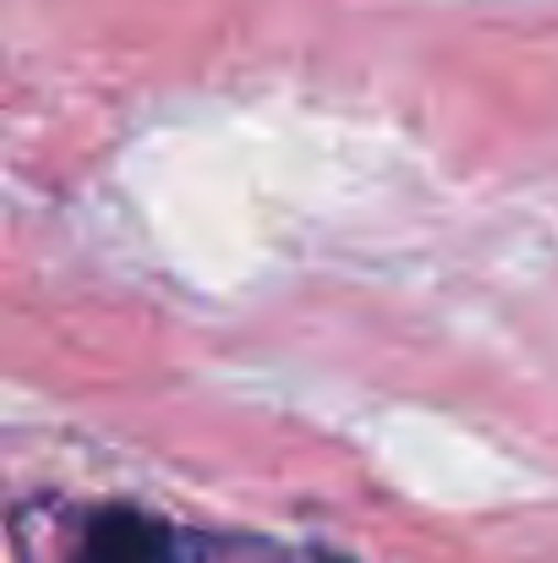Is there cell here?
I'll list each match as a JSON object with an SVG mask.
<instances>
[{"label": "cell", "instance_id": "6da1fadb", "mask_svg": "<svg viewBox=\"0 0 558 563\" xmlns=\"http://www.w3.org/2000/svg\"><path fill=\"white\" fill-rule=\"evenodd\" d=\"M77 563H176L171 531L143 509H105L88 520Z\"/></svg>", "mask_w": 558, "mask_h": 563}]
</instances>
